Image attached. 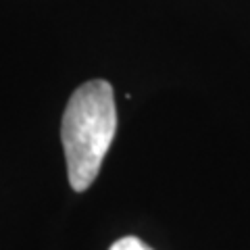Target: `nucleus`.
<instances>
[{
    "label": "nucleus",
    "instance_id": "f257e3e1",
    "mask_svg": "<svg viewBox=\"0 0 250 250\" xmlns=\"http://www.w3.org/2000/svg\"><path fill=\"white\" fill-rule=\"evenodd\" d=\"M115 131L113 85L104 80L82 83L69 98L61 125L69 184L75 192H85L98 177Z\"/></svg>",
    "mask_w": 250,
    "mask_h": 250
},
{
    "label": "nucleus",
    "instance_id": "f03ea898",
    "mask_svg": "<svg viewBox=\"0 0 250 250\" xmlns=\"http://www.w3.org/2000/svg\"><path fill=\"white\" fill-rule=\"evenodd\" d=\"M108 250H152V248H148L144 242L136 236H125V238L117 240L115 244H111Z\"/></svg>",
    "mask_w": 250,
    "mask_h": 250
}]
</instances>
